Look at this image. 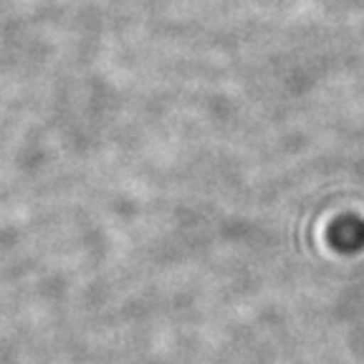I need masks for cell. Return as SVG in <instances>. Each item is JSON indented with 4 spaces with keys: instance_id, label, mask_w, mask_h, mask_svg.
Instances as JSON below:
<instances>
[{
    "instance_id": "6da1fadb",
    "label": "cell",
    "mask_w": 364,
    "mask_h": 364,
    "mask_svg": "<svg viewBox=\"0 0 364 364\" xmlns=\"http://www.w3.org/2000/svg\"><path fill=\"white\" fill-rule=\"evenodd\" d=\"M329 243L344 253H357L364 245V223L359 218H341L329 228Z\"/></svg>"
}]
</instances>
